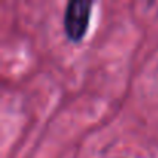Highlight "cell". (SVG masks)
Listing matches in <instances>:
<instances>
[{"mask_svg": "<svg viewBox=\"0 0 158 158\" xmlns=\"http://www.w3.org/2000/svg\"><path fill=\"white\" fill-rule=\"evenodd\" d=\"M92 2H84V0H74L70 2L65 11V33L67 36L77 42L81 40L89 28V19L92 13Z\"/></svg>", "mask_w": 158, "mask_h": 158, "instance_id": "1", "label": "cell"}]
</instances>
